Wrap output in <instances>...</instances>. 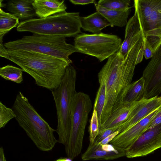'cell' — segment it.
Instances as JSON below:
<instances>
[{
    "label": "cell",
    "mask_w": 161,
    "mask_h": 161,
    "mask_svg": "<svg viewBox=\"0 0 161 161\" xmlns=\"http://www.w3.org/2000/svg\"><path fill=\"white\" fill-rule=\"evenodd\" d=\"M119 133V131H117L108 136L98 143L101 145L108 144Z\"/></svg>",
    "instance_id": "f546056e"
},
{
    "label": "cell",
    "mask_w": 161,
    "mask_h": 161,
    "mask_svg": "<svg viewBox=\"0 0 161 161\" xmlns=\"http://www.w3.org/2000/svg\"><path fill=\"white\" fill-rule=\"evenodd\" d=\"M134 5L143 38L154 53L161 45V0H135Z\"/></svg>",
    "instance_id": "ba28073f"
},
{
    "label": "cell",
    "mask_w": 161,
    "mask_h": 161,
    "mask_svg": "<svg viewBox=\"0 0 161 161\" xmlns=\"http://www.w3.org/2000/svg\"><path fill=\"white\" fill-rule=\"evenodd\" d=\"M161 123V105L154 115L147 129L152 128Z\"/></svg>",
    "instance_id": "f1b7e54d"
},
{
    "label": "cell",
    "mask_w": 161,
    "mask_h": 161,
    "mask_svg": "<svg viewBox=\"0 0 161 161\" xmlns=\"http://www.w3.org/2000/svg\"><path fill=\"white\" fill-rule=\"evenodd\" d=\"M144 56L143 50V45L141 48L138 53L137 59L136 60V65L141 62Z\"/></svg>",
    "instance_id": "1f68e13d"
},
{
    "label": "cell",
    "mask_w": 161,
    "mask_h": 161,
    "mask_svg": "<svg viewBox=\"0 0 161 161\" xmlns=\"http://www.w3.org/2000/svg\"><path fill=\"white\" fill-rule=\"evenodd\" d=\"M140 31L139 22L135 12L133 15L129 20L126 25L125 39L119 51L121 56L124 58L131 41Z\"/></svg>",
    "instance_id": "d6986e66"
},
{
    "label": "cell",
    "mask_w": 161,
    "mask_h": 161,
    "mask_svg": "<svg viewBox=\"0 0 161 161\" xmlns=\"http://www.w3.org/2000/svg\"><path fill=\"white\" fill-rule=\"evenodd\" d=\"M99 133L98 119L96 109L93 108L90 121L89 130L90 143H93Z\"/></svg>",
    "instance_id": "484cf974"
},
{
    "label": "cell",
    "mask_w": 161,
    "mask_h": 161,
    "mask_svg": "<svg viewBox=\"0 0 161 161\" xmlns=\"http://www.w3.org/2000/svg\"><path fill=\"white\" fill-rule=\"evenodd\" d=\"M130 0H100L97 4L106 9L114 10H124L130 5Z\"/></svg>",
    "instance_id": "cb8c5ba5"
},
{
    "label": "cell",
    "mask_w": 161,
    "mask_h": 161,
    "mask_svg": "<svg viewBox=\"0 0 161 161\" xmlns=\"http://www.w3.org/2000/svg\"><path fill=\"white\" fill-rule=\"evenodd\" d=\"M143 39V50L144 56L147 59L151 58L154 52L150 43L146 38Z\"/></svg>",
    "instance_id": "83f0119b"
},
{
    "label": "cell",
    "mask_w": 161,
    "mask_h": 161,
    "mask_svg": "<svg viewBox=\"0 0 161 161\" xmlns=\"http://www.w3.org/2000/svg\"><path fill=\"white\" fill-rule=\"evenodd\" d=\"M144 85L145 80L142 77L132 83L124 102L132 103L139 101L144 98Z\"/></svg>",
    "instance_id": "ffe728a7"
},
{
    "label": "cell",
    "mask_w": 161,
    "mask_h": 161,
    "mask_svg": "<svg viewBox=\"0 0 161 161\" xmlns=\"http://www.w3.org/2000/svg\"><path fill=\"white\" fill-rule=\"evenodd\" d=\"M16 115L13 109L7 107L1 101L0 102V128H4Z\"/></svg>",
    "instance_id": "d4e9b609"
},
{
    "label": "cell",
    "mask_w": 161,
    "mask_h": 161,
    "mask_svg": "<svg viewBox=\"0 0 161 161\" xmlns=\"http://www.w3.org/2000/svg\"><path fill=\"white\" fill-rule=\"evenodd\" d=\"M79 12L56 14L43 18L21 21L17 27L19 32L63 37H75L80 32Z\"/></svg>",
    "instance_id": "277c9868"
},
{
    "label": "cell",
    "mask_w": 161,
    "mask_h": 161,
    "mask_svg": "<svg viewBox=\"0 0 161 161\" xmlns=\"http://www.w3.org/2000/svg\"><path fill=\"white\" fill-rule=\"evenodd\" d=\"M19 19L12 14L4 12L0 9V38L12 28L19 24Z\"/></svg>",
    "instance_id": "44dd1931"
},
{
    "label": "cell",
    "mask_w": 161,
    "mask_h": 161,
    "mask_svg": "<svg viewBox=\"0 0 161 161\" xmlns=\"http://www.w3.org/2000/svg\"><path fill=\"white\" fill-rule=\"evenodd\" d=\"M32 5L36 16L43 18L55 14L66 12L67 7L64 1L35 0Z\"/></svg>",
    "instance_id": "9a60e30c"
},
{
    "label": "cell",
    "mask_w": 161,
    "mask_h": 161,
    "mask_svg": "<svg viewBox=\"0 0 161 161\" xmlns=\"http://www.w3.org/2000/svg\"><path fill=\"white\" fill-rule=\"evenodd\" d=\"M66 37L34 34L4 44L9 50L35 52L63 59L70 65L69 56L78 52L74 45L67 43Z\"/></svg>",
    "instance_id": "8992f818"
},
{
    "label": "cell",
    "mask_w": 161,
    "mask_h": 161,
    "mask_svg": "<svg viewBox=\"0 0 161 161\" xmlns=\"http://www.w3.org/2000/svg\"><path fill=\"white\" fill-rule=\"evenodd\" d=\"M23 70L9 65L0 68V75L6 80L20 84L23 81Z\"/></svg>",
    "instance_id": "7402d4cb"
},
{
    "label": "cell",
    "mask_w": 161,
    "mask_h": 161,
    "mask_svg": "<svg viewBox=\"0 0 161 161\" xmlns=\"http://www.w3.org/2000/svg\"><path fill=\"white\" fill-rule=\"evenodd\" d=\"M34 0H11L6 4V7L11 14L23 21L34 19L36 16L32 5Z\"/></svg>",
    "instance_id": "2e32d148"
},
{
    "label": "cell",
    "mask_w": 161,
    "mask_h": 161,
    "mask_svg": "<svg viewBox=\"0 0 161 161\" xmlns=\"http://www.w3.org/2000/svg\"><path fill=\"white\" fill-rule=\"evenodd\" d=\"M81 27L84 31L98 34L105 27L110 26L108 20L100 13L96 12L85 17H80Z\"/></svg>",
    "instance_id": "e0dca14e"
},
{
    "label": "cell",
    "mask_w": 161,
    "mask_h": 161,
    "mask_svg": "<svg viewBox=\"0 0 161 161\" xmlns=\"http://www.w3.org/2000/svg\"><path fill=\"white\" fill-rule=\"evenodd\" d=\"M160 107L128 129L119 133L109 143L126 149L147 129Z\"/></svg>",
    "instance_id": "7c38bea8"
},
{
    "label": "cell",
    "mask_w": 161,
    "mask_h": 161,
    "mask_svg": "<svg viewBox=\"0 0 161 161\" xmlns=\"http://www.w3.org/2000/svg\"><path fill=\"white\" fill-rule=\"evenodd\" d=\"M92 107L88 95L80 92L75 94L72 101L69 137L65 146L67 156L71 159L81 152L85 129Z\"/></svg>",
    "instance_id": "52a82bcc"
},
{
    "label": "cell",
    "mask_w": 161,
    "mask_h": 161,
    "mask_svg": "<svg viewBox=\"0 0 161 161\" xmlns=\"http://www.w3.org/2000/svg\"><path fill=\"white\" fill-rule=\"evenodd\" d=\"M69 2L75 5H84L96 3L95 1L93 0H70Z\"/></svg>",
    "instance_id": "4dcf8cb0"
},
{
    "label": "cell",
    "mask_w": 161,
    "mask_h": 161,
    "mask_svg": "<svg viewBox=\"0 0 161 161\" xmlns=\"http://www.w3.org/2000/svg\"><path fill=\"white\" fill-rule=\"evenodd\" d=\"M0 161H7L5 156L3 148L2 147H1L0 148Z\"/></svg>",
    "instance_id": "d6a6232c"
},
{
    "label": "cell",
    "mask_w": 161,
    "mask_h": 161,
    "mask_svg": "<svg viewBox=\"0 0 161 161\" xmlns=\"http://www.w3.org/2000/svg\"><path fill=\"white\" fill-rule=\"evenodd\" d=\"M97 11L101 14L109 22L110 26L122 27L126 25L131 7L124 10H114L106 9L95 3Z\"/></svg>",
    "instance_id": "ac0fdd59"
},
{
    "label": "cell",
    "mask_w": 161,
    "mask_h": 161,
    "mask_svg": "<svg viewBox=\"0 0 161 161\" xmlns=\"http://www.w3.org/2000/svg\"><path fill=\"white\" fill-rule=\"evenodd\" d=\"M100 86L97 92L93 108L96 109L100 125L102 113L105 105L106 98V87L103 83L99 84Z\"/></svg>",
    "instance_id": "603a6c76"
},
{
    "label": "cell",
    "mask_w": 161,
    "mask_h": 161,
    "mask_svg": "<svg viewBox=\"0 0 161 161\" xmlns=\"http://www.w3.org/2000/svg\"><path fill=\"white\" fill-rule=\"evenodd\" d=\"M161 147V123L146 130L126 150L129 158L144 156Z\"/></svg>",
    "instance_id": "30bf717a"
},
{
    "label": "cell",
    "mask_w": 161,
    "mask_h": 161,
    "mask_svg": "<svg viewBox=\"0 0 161 161\" xmlns=\"http://www.w3.org/2000/svg\"><path fill=\"white\" fill-rule=\"evenodd\" d=\"M55 161H72V159L69 158H60Z\"/></svg>",
    "instance_id": "836d02e7"
},
{
    "label": "cell",
    "mask_w": 161,
    "mask_h": 161,
    "mask_svg": "<svg viewBox=\"0 0 161 161\" xmlns=\"http://www.w3.org/2000/svg\"><path fill=\"white\" fill-rule=\"evenodd\" d=\"M125 149L111 144L101 145L90 143L86 151L82 154L83 160H113L125 156Z\"/></svg>",
    "instance_id": "4fadbf2b"
},
{
    "label": "cell",
    "mask_w": 161,
    "mask_h": 161,
    "mask_svg": "<svg viewBox=\"0 0 161 161\" xmlns=\"http://www.w3.org/2000/svg\"><path fill=\"white\" fill-rule=\"evenodd\" d=\"M143 45V37L140 32L131 41L125 58L118 51L108 58L99 72V84H104L106 87L105 101L99 127L124 102L132 83L137 55Z\"/></svg>",
    "instance_id": "6da1fadb"
},
{
    "label": "cell",
    "mask_w": 161,
    "mask_h": 161,
    "mask_svg": "<svg viewBox=\"0 0 161 161\" xmlns=\"http://www.w3.org/2000/svg\"><path fill=\"white\" fill-rule=\"evenodd\" d=\"M120 125L105 129L99 132L94 142L98 143L111 134L117 131Z\"/></svg>",
    "instance_id": "4316f807"
},
{
    "label": "cell",
    "mask_w": 161,
    "mask_h": 161,
    "mask_svg": "<svg viewBox=\"0 0 161 161\" xmlns=\"http://www.w3.org/2000/svg\"><path fill=\"white\" fill-rule=\"evenodd\" d=\"M145 80L144 98L149 99L161 93V45L143 70Z\"/></svg>",
    "instance_id": "8fae6325"
},
{
    "label": "cell",
    "mask_w": 161,
    "mask_h": 161,
    "mask_svg": "<svg viewBox=\"0 0 161 161\" xmlns=\"http://www.w3.org/2000/svg\"><path fill=\"white\" fill-rule=\"evenodd\" d=\"M141 100L132 103L124 102L121 103L112 112L106 121L99 127V132L120 125L128 118Z\"/></svg>",
    "instance_id": "5bb4252c"
},
{
    "label": "cell",
    "mask_w": 161,
    "mask_h": 161,
    "mask_svg": "<svg viewBox=\"0 0 161 161\" xmlns=\"http://www.w3.org/2000/svg\"><path fill=\"white\" fill-rule=\"evenodd\" d=\"M76 71L70 64L66 68L60 85L51 91L56 107L58 125L56 131L58 142L66 146L69 137L73 98L77 92L75 89Z\"/></svg>",
    "instance_id": "5b68a950"
},
{
    "label": "cell",
    "mask_w": 161,
    "mask_h": 161,
    "mask_svg": "<svg viewBox=\"0 0 161 161\" xmlns=\"http://www.w3.org/2000/svg\"><path fill=\"white\" fill-rule=\"evenodd\" d=\"M122 40L115 35L79 34L75 37L74 46L78 52L96 57L102 62L119 50Z\"/></svg>",
    "instance_id": "9c48e42d"
},
{
    "label": "cell",
    "mask_w": 161,
    "mask_h": 161,
    "mask_svg": "<svg viewBox=\"0 0 161 161\" xmlns=\"http://www.w3.org/2000/svg\"><path fill=\"white\" fill-rule=\"evenodd\" d=\"M17 64L34 79L36 84L52 91L60 84L67 67L65 60L38 53L7 49L4 58Z\"/></svg>",
    "instance_id": "7a4b0ae2"
},
{
    "label": "cell",
    "mask_w": 161,
    "mask_h": 161,
    "mask_svg": "<svg viewBox=\"0 0 161 161\" xmlns=\"http://www.w3.org/2000/svg\"><path fill=\"white\" fill-rule=\"evenodd\" d=\"M12 108L19 125L38 148L43 151L52 150L58 142L53 134L56 130L42 117L20 92L17 94Z\"/></svg>",
    "instance_id": "3957f363"
}]
</instances>
